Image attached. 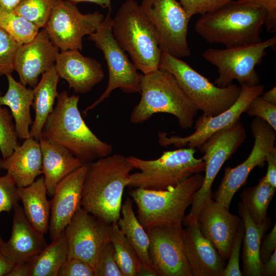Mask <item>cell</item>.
Returning a JSON list of instances; mask_svg holds the SVG:
<instances>
[{
    "label": "cell",
    "mask_w": 276,
    "mask_h": 276,
    "mask_svg": "<svg viewBox=\"0 0 276 276\" xmlns=\"http://www.w3.org/2000/svg\"><path fill=\"white\" fill-rule=\"evenodd\" d=\"M79 98L78 95L68 96L65 90L58 94L40 139L62 146L84 164L111 155L113 147L86 125L78 109Z\"/></svg>",
    "instance_id": "6da1fadb"
},
{
    "label": "cell",
    "mask_w": 276,
    "mask_h": 276,
    "mask_svg": "<svg viewBox=\"0 0 276 276\" xmlns=\"http://www.w3.org/2000/svg\"><path fill=\"white\" fill-rule=\"evenodd\" d=\"M133 169L126 157L118 154L88 163L81 207L107 223L118 222L124 190Z\"/></svg>",
    "instance_id": "7a4b0ae2"
},
{
    "label": "cell",
    "mask_w": 276,
    "mask_h": 276,
    "mask_svg": "<svg viewBox=\"0 0 276 276\" xmlns=\"http://www.w3.org/2000/svg\"><path fill=\"white\" fill-rule=\"evenodd\" d=\"M266 11L248 3L233 1L218 9L203 15L196 21V32L211 43L226 48L260 43Z\"/></svg>",
    "instance_id": "3957f363"
},
{
    "label": "cell",
    "mask_w": 276,
    "mask_h": 276,
    "mask_svg": "<svg viewBox=\"0 0 276 276\" xmlns=\"http://www.w3.org/2000/svg\"><path fill=\"white\" fill-rule=\"evenodd\" d=\"M141 98L130 115V122L142 124L154 114L167 113L175 116L179 126L191 128L198 109L189 98L172 74L160 67L143 74Z\"/></svg>",
    "instance_id": "277c9868"
},
{
    "label": "cell",
    "mask_w": 276,
    "mask_h": 276,
    "mask_svg": "<svg viewBox=\"0 0 276 276\" xmlns=\"http://www.w3.org/2000/svg\"><path fill=\"white\" fill-rule=\"evenodd\" d=\"M111 28L118 44L143 74L160 68L162 51L157 32L136 1L122 4L112 18Z\"/></svg>",
    "instance_id": "5b68a950"
},
{
    "label": "cell",
    "mask_w": 276,
    "mask_h": 276,
    "mask_svg": "<svg viewBox=\"0 0 276 276\" xmlns=\"http://www.w3.org/2000/svg\"><path fill=\"white\" fill-rule=\"evenodd\" d=\"M204 179L201 173L190 176L166 190L134 188L129 194L137 207L136 216L147 229L156 226L181 225L185 212Z\"/></svg>",
    "instance_id": "8992f818"
},
{
    "label": "cell",
    "mask_w": 276,
    "mask_h": 276,
    "mask_svg": "<svg viewBox=\"0 0 276 276\" xmlns=\"http://www.w3.org/2000/svg\"><path fill=\"white\" fill-rule=\"evenodd\" d=\"M196 151L195 148H178L165 151L154 160L126 157L134 169L140 171L130 174L127 187L154 190L175 187L193 175L205 171L204 161L194 156Z\"/></svg>",
    "instance_id": "52a82bcc"
},
{
    "label": "cell",
    "mask_w": 276,
    "mask_h": 276,
    "mask_svg": "<svg viewBox=\"0 0 276 276\" xmlns=\"http://www.w3.org/2000/svg\"><path fill=\"white\" fill-rule=\"evenodd\" d=\"M160 67L173 75L203 116L212 117L228 109L237 101L241 87L233 83L219 87L180 58L162 52Z\"/></svg>",
    "instance_id": "ba28073f"
},
{
    "label": "cell",
    "mask_w": 276,
    "mask_h": 276,
    "mask_svg": "<svg viewBox=\"0 0 276 276\" xmlns=\"http://www.w3.org/2000/svg\"><path fill=\"white\" fill-rule=\"evenodd\" d=\"M111 10L108 12L97 30L88 35V39L95 42L96 47L103 53L108 69V82L103 93L82 112L86 115L104 100L111 92L120 88L126 94L140 93L143 74L131 61L125 52L119 46L112 33Z\"/></svg>",
    "instance_id": "9c48e42d"
},
{
    "label": "cell",
    "mask_w": 276,
    "mask_h": 276,
    "mask_svg": "<svg viewBox=\"0 0 276 276\" xmlns=\"http://www.w3.org/2000/svg\"><path fill=\"white\" fill-rule=\"evenodd\" d=\"M246 138V129L240 121L211 136L199 150L204 155L205 175L200 188L195 193L191 210L182 223L187 226L197 222L199 212L206 200L212 196L214 179L225 162L238 149Z\"/></svg>",
    "instance_id": "30bf717a"
},
{
    "label": "cell",
    "mask_w": 276,
    "mask_h": 276,
    "mask_svg": "<svg viewBox=\"0 0 276 276\" xmlns=\"http://www.w3.org/2000/svg\"><path fill=\"white\" fill-rule=\"evenodd\" d=\"M276 36L260 43L236 48L217 49L208 48L202 57L217 67L218 77L214 84L225 87L234 80L241 84L253 86L259 84V77L255 70L266 55V49L274 47Z\"/></svg>",
    "instance_id": "8fae6325"
},
{
    "label": "cell",
    "mask_w": 276,
    "mask_h": 276,
    "mask_svg": "<svg viewBox=\"0 0 276 276\" xmlns=\"http://www.w3.org/2000/svg\"><path fill=\"white\" fill-rule=\"evenodd\" d=\"M143 11L157 32L160 47L172 56H189L191 50L187 40L191 18L177 0H142Z\"/></svg>",
    "instance_id": "7c38bea8"
},
{
    "label": "cell",
    "mask_w": 276,
    "mask_h": 276,
    "mask_svg": "<svg viewBox=\"0 0 276 276\" xmlns=\"http://www.w3.org/2000/svg\"><path fill=\"white\" fill-rule=\"evenodd\" d=\"M104 16L99 11L82 13L67 0H57L44 28L60 51L82 49V38L94 33Z\"/></svg>",
    "instance_id": "4fadbf2b"
},
{
    "label": "cell",
    "mask_w": 276,
    "mask_h": 276,
    "mask_svg": "<svg viewBox=\"0 0 276 276\" xmlns=\"http://www.w3.org/2000/svg\"><path fill=\"white\" fill-rule=\"evenodd\" d=\"M250 127L255 141L250 154L237 167L224 168V176L214 193L215 200L228 208L235 193L245 183L251 170L257 166L263 167L267 153L275 147V130L267 122L256 117Z\"/></svg>",
    "instance_id": "5bb4252c"
},
{
    "label": "cell",
    "mask_w": 276,
    "mask_h": 276,
    "mask_svg": "<svg viewBox=\"0 0 276 276\" xmlns=\"http://www.w3.org/2000/svg\"><path fill=\"white\" fill-rule=\"evenodd\" d=\"M241 91L239 98L228 109L212 117L202 115L195 122V131L191 135L181 137L168 136L164 132L158 133V144L164 147L173 145L177 148H198L214 133L234 124L240 120L249 103L257 97L262 95L264 86L262 84L250 86L241 84Z\"/></svg>",
    "instance_id": "9a60e30c"
},
{
    "label": "cell",
    "mask_w": 276,
    "mask_h": 276,
    "mask_svg": "<svg viewBox=\"0 0 276 276\" xmlns=\"http://www.w3.org/2000/svg\"><path fill=\"white\" fill-rule=\"evenodd\" d=\"M146 230L149 238V256L157 275L193 276L181 225L156 226Z\"/></svg>",
    "instance_id": "2e32d148"
},
{
    "label": "cell",
    "mask_w": 276,
    "mask_h": 276,
    "mask_svg": "<svg viewBox=\"0 0 276 276\" xmlns=\"http://www.w3.org/2000/svg\"><path fill=\"white\" fill-rule=\"evenodd\" d=\"M110 225L80 208L64 230L68 245L67 259H81L94 269L101 252L110 242Z\"/></svg>",
    "instance_id": "e0dca14e"
},
{
    "label": "cell",
    "mask_w": 276,
    "mask_h": 276,
    "mask_svg": "<svg viewBox=\"0 0 276 276\" xmlns=\"http://www.w3.org/2000/svg\"><path fill=\"white\" fill-rule=\"evenodd\" d=\"M241 219L229 208L209 197L201 207L197 223L202 236L213 245L222 259H228Z\"/></svg>",
    "instance_id": "ac0fdd59"
},
{
    "label": "cell",
    "mask_w": 276,
    "mask_h": 276,
    "mask_svg": "<svg viewBox=\"0 0 276 276\" xmlns=\"http://www.w3.org/2000/svg\"><path fill=\"white\" fill-rule=\"evenodd\" d=\"M59 48L51 40L44 28L30 42L20 45L13 60V68L20 82L34 88L38 77L54 66Z\"/></svg>",
    "instance_id": "d6986e66"
},
{
    "label": "cell",
    "mask_w": 276,
    "mask_h": 276,
    "mask_svg": "<svg viewBox=\"0 0 276 276\" xmlns=\"http://www.w3.org/2000/svg\"><path fill=\"white\" fill-rule=\"evenodd\" d=\"M87 164L63 178L56 187L50 201L49 230L52 240L64 230L76 211L81 207L83 183Z\"/></svg>",
    "instance_id": "ffe728a7"
},
{
    "label": "cell",
    "mask_w": 276,
    "mask_h": 276,
    "mask_svg": "<svg viewBox=\"0 0 276 276\" xmlns=\"http://www.w3.org/2000/svg\"><path fill=\"white\" fill-rule=\"evenodd\" d=\"M54 67L59 77L65 80L75 93L89 91L104 77L101 64L78 50L60 51Z\"/></svg>",
    "instance_id": "44dd1931"
},
{
    "label": "cell",
    "mask_w": 276,
    "mask_h": 276,
    "mask_svg": "<svg viewBox=\"0 0 276 276\" xmlns=\"http://www.w3.org/2000/svg\"><path fill=\"white\" fill-rule=\"evenodd\" d=\"M12 232L7 242L0 246L5 257L13 263L39 254L47 245L44 235L26 218L18 202L14 205Z\"/></svg>",
    "instance_id": "7402d4cb"
},
{
    "label": "cell",
    "mask_w": 276,
    "mask_h": 276,
    "mask_svg": "<svg viewBox=\"0 0 276 276\" xmlns=\"http://www.w3.org/2000/svg\"><path fill=\"white\" fill-rule=\"evenodd\" d=\"M186 252L193 276H223L224 261L201 234L196 222L186 226Z\"/></svg>",
    "instance_id": "603a6c76"
},
{
    "label": "cell",
    "mask_w": 276,
    "mask_h": 276,
    "mask_svg": "<svg viewBox=\"0 0 276 276\" xmlns=\"http://www.w3.org/2000/svg\"><path fill=\"white\" fill-rule=\"evenodd\" d=\"M42 154L39 141L26 139L8 157L0 158V169L5 170L17 187H27L41 174Z\"/></svg>",
    "instance_id": "cb8c5ba5"
},
{
    "label": "cell",
    "mask_w": 276,
    "mask_h": 276,
    "mask_svg": "<svg viewBox=\"0 0 276 276\" xmlns=\"http://www.w3.org/2000/svg\"><path fill=\"white\" fill-rule=\"evenodd\" d=\"M39 142L42 154L41 174L44 175L47 193L53 197L58 183L83 164L59 145L42 139Z\"/></svg>",
    "instance_id": "d4e9b609"
},
{
    "label": "cell",
    "mask_w": 276,
    "mask_h": 276,
    "mask_svg": "<svg viewBox=\"0 0 276 276\" xmlns=\"http://www.w3.org/2000/svg\"><path fill=\"white\" fill-rule=\"evenodd\" d=\"M6 76L8 88L5 95L0 91V106L6 105L10 108L18 138L29 139V126L33 123L30 113L34 98L33 89L16 81L12 74Z\"/></svg>",
    "instance_id": "484cf974"
},
{
    "label": "cell",
    "mask_w": 276,
    "mask_h": 276,
    "mask_svg": "<svg viewBox=\"0 0 276 276\" xmlns=\"http://www.w3.org/2000/svg\"><path fill=\"white\" fill-rule=\"evenodd\" d=\"M17 193L29 222L40 233L46 234L49 228L50 201L47 198L44 177L37 178L27 187H17Z\"/></svg>",
    "instance_id": "4316f807"
},
{
    "label": "cell",
    "mask_w": 276,
    "mask_h": 276,
    "mask_svg": "<svg viewBox=\"0 0 276 276\" xmlns=\"http://www.w3.org/2000/svg\"><path fill=\"white\" fill-rule=\"evenodd\" d=\"M238 210L245 227L242 240V275L261 276L260 245L264 235L270 225V219L267 217L263 222L255 224L241 201L239 203Z\"/></svg>",
    "instance_id": "83f0119b"
},
{
    "label": "cell",
    "mask_w": 276,
    "mask_h": 276,
    "mask_svg": "<svg viewBox=\"0 0 276 276\" xmlns=\"http://www.w3.org/2000/svg\"><path fill=\"white\" fill-rule=\"evenodd\" d=\"M54 66L42 74L40 80L33 88L35 119L30 130V137L39 141L42 128L48 116L54 110L55 99L59 94L57 85L59 81Z\"/></svg>",
    "instance_id": "f1b7e54d"
},
{
    "label": "cell",
    "mask_w": 276,
    "mask_h": 276,
    "mask_svg": "<svg viewBox=\"0 0 276 276\" xmlns=\"http://www.w3.org/2000/svg\"><path fill=\"white\" fill-rule=\"evenodd\" d=\"M118 224L128 242L135 250L142 264L143 269L151 275H157L153 270L149 256V238L146 230L135 216L132 207V201L127 198L122 205Z\"/></svg>",
    "instance_id": "f546056e"
},
{
    "label": "cell",
    "mask_w": 276,
    "mask_h": 276,
    "mask_svg": "<svg viewBox=\"0 0 276 276\" xmlns=\"http://www.w3.org/2000/svg\"><path fill=\"white\" fill-rule=\"evenodd\" d=\"M68 245L64 231L38 255L34 256L29 276H58L67 259Z\"/></svg>",
    "instance_id": "4dcf8cb0"
},
{
    "label": "cell",
    "mask_w": 276,
    "mask_h": 276,
    "mask_svg": "<svg viewBox=\"0 0 276 276\" xmlns=\"http://www.w3.org/2000/svg\"><path fill=\"white\" fill-rule=\"evenodd\" d=\"M275 190L262 177L257 185L244 189L241 194V202L255 224H260L267 218V209Z\"/></svg>",
    "instance_id": "1f68e13d"
},
{
    "label": "cell",
    "mask_w": 276,
    "mask_h": 276,
    "mask_svg": "<svg viewBox=\"0 0 276 276\" xmlns=\"http://www.w3.org/2000/svg\"><path fill=\"white\" fill-rule=\"evenodd\" d=\"M110 239L117 264L124 276L139 275L143 268L141 262L118 222L111 224Z\"/></svg>",
    "instance_id": "d6a6232c"
},
{
    "label": "cell",
    "mask_w": 276,
    "mask_h": 276,
    "mask_svg": "<svg viewBox=\"0 0 276 276\" xmlns=\"http://www.w3.org/2000/svg\"><path fill=\"white\" fill-rule=\"evenodd\" d=\"M0 28L20 45L32 41L39 31L37 26L13 11L0 10Z\"/></svg>",
    "instance_id": "836d02e7"
},
{
    "label": "cell",
    "mask_w": 276,
    "mask_h": 276,
    "mask_svg": "<svg viewBox=\"0 0 276 276\" xmlns=\"http://www.w3.org/2000/svg\"><path fill=\"white\" fill-rule=\"evenodd\" d=\"M57 0H20L13 11L39 29L44 28Z\"/></svg>",
    "instance_id": "e575fe53"
},
{
    "label": "cell",
    "mask_w": 276,
    "mask_h": 276,
    "mask_svg": "<svg viewBox=\"0 0 276 276\" xmlns=\"http://www.w3.org/2000/svg\"><path fill=\"white\" fill-rule=\"evenodd\" d=\"M12 118L7 108L0 107V151L3 158L10 156L19 146Z\"/></svg>",
    "instance_id": "d590c367"
},
{
    "label": "cell",
    "mask_w": 276,
    "mask_h": 276,
    "mask_svg": "<svg viewBox=\"0 0 276 276\" xmlns=\"http://www.w3.org/2000/svg\"><path fill=\"white\" fill-rule=\"evenodd\" d=\"M19 45L0 28V77L14 71V58Z\"/></svg>",
    "instance_id": "8d00e7d4"
},
{
    "label": "cell",
    "mask_w": 276,
    "mask_h": 276,
    "mask_svg": "<svg viewBox=\"0 0 276 276\" xmlns=\"http://www.w3.org/2000/svg\"><path fill=\"white\" fill-rule=\"evenodd\" d=\"M94 269L95 276H124L117 264L113 247L110 242L101 252Z\"/></svg>",
    "instance_id": "74e56055"
},
{
    "label": "cell",
    "mask_w": 276,
    "mask_h": 276,
    "mask_svg": "<svg viewBox=\"0 0 276 276\" xmlns=\"http://www.w3.org/2000/svg\"><path fill=\"white\" fill-rule=\"evenodd\" d=\"M244 112L249 116L260 118L276 131V104L264 100L261 95L249 103Z\"/></svg>",
    "instance_id": "f35d334b"
},
{
    "label": "cell",
    "mask_w": 276,
    "mask_h": 276,
    "mask_svg": "<svg viewBox=\"0 0 276 276\" xmlns=\"http://www.w3.org/2000/svg\"><path fill=\"white\" fill-rule=\"evenodd\" d=\"M244 232V224L242 220L234 239L228 257L229 260L225 267L223 276L243 275L240 268L239 259Z\"/></svg>",
    "instance_id": "ab89813d"
},
{
    "label": "cell",
    "mask_w": 276,
    "mask_h": 276,
    "mask_svg": "<svg viewBox=\"0 0 276 276\" xmlns=\"http://www.w3.org/2000/svg\"><path fill=\"white\" fill-rule=\"evenodd\" d=\"M19 200L17 187L13 178L7 173L0 177V213H10Z\"/></svg>",
    "instance_id": "60d3db41"
},
{
    "label": "cell",
    "mask_w": 276,
    "mask_h": 276,
    "mask_svg": "<svg viewBox=\"0 0 276 276\" xmlns=\"http://www.w3.org/2000/svg\"><path fill=\"white\" fill-rule=\"evenodd\" d=\"M234 0H179L182 8L191 18L196 14L213 12Z\"/></svg>",
    "instance_id": "b9f144b4"
},
{
    "label": "cell",
    "mask_w": 276,
    "mask_h": 276,
    "mask_svg": "<svg viewBox=\"0 0 276 276\" xmlns=\"http://www.w3.org/2000/svg\"><path fill=\"white\" fill-rule=\"evenodd\" d=\"M58 276H95L94 268L81 259L72 258L66 260Z\"/></svg>",
    "instance_id": "7bdbcfd3"
},
{
    "label": "cell",
    "mask_w": 276,
    "mask_h": 276,
    "mask_svg": "<svg viewBox=\"0 0 276 276\" xmlns=\"http://www.w3.org/2000/svg\"><path fill=\"white\" fill-rule=\"evenodd\" d=\"M240 2L248 3L256 5L265 9L267 17L265 26L269 32L276 30V0H237Z\"/></svg>",
    "instance_id": "ee69618b"
},
{
    "label": "cell",
    "mask_w": 276,
    "mask_h": 276,
    "mask_svg": "<svg viewBox=\"0 0 276 276\" xmlns=\"http://www.w3.org/2000/svg\"><path fill=\"white\" fill-rule=\"evenodd\" d=\"M276 249V225L270 232L263 237L260 248L259 257L261 264L266 262L272 252Z\"/></svg>",
    "instance_id": "f6af8a7d"
},
{
    "label": "cell",
    "mask_w": 276,
    "mask_h": 276,
    "mask_svg": "<svg viewBox=\"0 0 276 276\" xmlns=\"http://www.w3.org/2000/svg\"><path fill=\"white\" fill-rule=\"evenodd\" d=\"M268 164L266 175L263 177L264 181L276 188V148L269 152L266 157Z\"/></svg>",
    "instance_id": "bcb514c9"
},
{
    "label": "cell",
    "mask_w": 276,
    "mask_h": 276,
    "mask_svg": "<svg viewBox=\"0 0 276 276\" xmlns=\"http://www.w3.org/2000/svg\"><path fill=\"white\" fill-rule=\"evenodd\" d=\"M34 256L16 262L7 276H29Z\"/></svg>",
    "instance_id": "7dc6e473"
},
{
    "label": "cell",
    "mask_w": 276,
    "mask_h": 276,
    "mask_svg": "<svg viewBox=\"0 0 276 276\" xmlns=\"http://www.w3.org/2000/svg\"><path fill=\"white\" fill-rule=\"evenodd\" d=\"M261 274L264 276L276 275V249L272 253L266 262L261 266Z\"/></svg>",
    "instance_id": "c3c4849f"
},
{
    "label": "cell",
    "mask_w": 276,
    "mask_h": 276,
    "mask_svg": "<svg viewBox=\"0 0 276 276\" xmlns=\"http://www.w3.org/2000/svg\"><path fill=\"white\" fill-rule=\"evenodd\" d=\"M14 265L5 257L0 248V276H7Z\"/></svg>",
    "instance_id": "681fc988"
},
{
    "label": "cell",
    "mask_w": 276,
    "mask_h": 276,
    "mask_svg": "<svg viewBox=\"0 0 276 276\" xmlns=\"http://www.w3.org/2000/svg\"><path fill=\"white\" fill-rule=\"evenodd\" d=\"M19 1L20 0H0V10L13 11Z\"/></svg>",
    "instance_id": "f907efd6"
},
{
    "label": "cell",
    "mask_w": 276,
    "mask_h": 276,
    "mask_svg": "<svg viewBox=\"0 0 276 276\" xmlns=\"http://www.w3.org/2000/svg\"><path fill=\"white\" fill-rule=\"evenodd\" d=\"M74 4L80 2H90L97 4L104 8H108L111 10V0H67Z\"/></svg>",
    "instance_id": "816d5d0a"
},
{
    "label": "cell",
    "mask_w": 276,
    "mask_h": 276,
    "mask_svg": "<svg viewBox=\"0 0 276 276\" xmlns=\"http://www.w3.org/2000/svg\"><path fill=\"white\" fill-rule=\"evenodd\" d=\"M262 98L272 104H276V87H273L271 89L263 93L261 95Z\"/></svg>",
    "instance_id": "f5cc1de1"
},
{
    "label": "cell",
    "mask_w": 276,
    "mask_h": 276,
    "mask_svg": "<svg viewBox=\"0 0 276 276\" xmlns=\"http://www.w3.org/2000/svg\"><path fill=\"white\" fill-rule=\"evenodd\" d=\"M4 242L5 241L3 240V238L0 235V246L2 245L4 243Z\"/></svg>",
    "instance_id": "db71d44e"
}]
</instances>
